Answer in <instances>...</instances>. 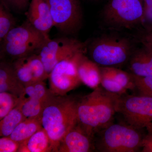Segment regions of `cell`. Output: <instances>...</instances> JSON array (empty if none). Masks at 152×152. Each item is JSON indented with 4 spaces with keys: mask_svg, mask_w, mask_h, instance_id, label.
I'll return each mask as SVG.
<instances>
[{
    "mask_svg": "<svg viewBox=\"0 0 152 152\" xmlns=\"http://www.w3.org/2000/svg\"><path fill=\"white\" fill-rule=\"evenodd\" d=\"M121 96L99 86L91 93L79 99V124L88 134L94 138L97 133L111 124L114 115L117 113Z\"/></svg>",
    "mask_w": 152,
    "mask_h": 152,
    "instance_id": "1",
    "label": "cell"
},
{
    "mask_svg": "<svg viewBox=\"0 0 152 152\" xmlns=\"http://www.w3.org/2000/svg\"><path fill=\"white\" fill-rule=\"evenodd\" d=\"M79 100L73 96L52 94L45 104L41 123L50 139L53 152L58 151L66 134L77 124Z\"/></svg>",
    "mask_w": 152,
    "mask_h": 152,
    "instance_id": "2",
    "label": "cell"
},
{
    "mask_svg": "<svg viewBox=\"0 0 152 152\" xmlns=\"http://www.w3.org/2000/svg\"><path fill=\"white\" fill-rule=\"evenodd\" d=\"M89 49L92 60L98 65L117 68L128 63L135 49L130 38L113 35L95 39Z\"/></svg>",
    "mask_w": 152,
    "mask_h": 152,
    "instance_id": "3",
    "label": "cell"
},
{
    "mask_svg": "<svg viewBox=\"0 0 152 152\" xmlns=\"http://www.w3.org/2000/svg\"><path fill=\"white\" fill-rule=\"evenodd\" d=\"M49 39L48 35L37 29L27 20L11 30L1 42V53L13 61L37 54Z\"/></svg>",
    "mask_w": 152,
    "mask_h": 152,
    "instance_id": "4",
    "label": "cell"
},
{
    "mask_svg": "<svg viewBox=\"0 0 152 152\" xmlns=\"http://www.w3.org/2000/svg\"><path fill=\"white\" fill-rule=\"evenodd\" d=\"M140 130L128 124H110L96 134L95 149L102 152H138L143 138Z\"/></svg>",
    "mask_w": 152,
    "mask_h": 152,
    "instance_id": "5",
    "label": "cell"
},
{
    "mask_svg": "<svg viewBox=\"0 0 152 152\" xmlns=\"http://www.w3.org/2000/svg\"><path fill=\"white\" fill-rule=\"evenodd\" d=\"M143 12L142 0H108L102 16L110 29L131 30L142 26Z\"/></svg>",
    "mask_w": 152,
    "mask_h": 152,
    "instance_id": "6",
    "label": "cell"
},
{
    "mask_svg": "<svg viewBox=\"0 0 152 152\" xmlns=\"http://www.w3.org/2000/svg\"><path fill=\"white\" fill-rule=\"evenodd\" d=\"M121 96L117 113L122 115L126 122L134 128L152 132V97L143 95Z\"/></svg>",
    "mask_w": 152,
    "mask_h": 152,
    "instance_id": "7",
    "label": "cell"
},
{
    "mask_svg": "<svg viewBox=\"0 0 152 152\" xmlns=\"http://www.w3.org/2000/svg\"><path fill=\"white\" fill-rule=\"evenodd\" d=\"M86 43L76 39L60 38L48 39L44 44L37 54L40 58L47 73H50L58 63L81 53H86Z\"/></svg>",
    "mask_w": 152,
    "mask_h": 152,
    "instance_id": "8",
    "label": "cell"
},
{
    "mask_svg": "<svg viewBox=\"0 0 152 152\" xmlns=\"http://www.w3.org/2000/svg\"><path fill=\"white\" fill-rule=\"evenodd\" d=\"M85 53L61 61L53 68L49 76L50 89L54 94L64 96L82 83L79 78L77 66Z\"/></svg>",
    "mask_w": 152,
    "mask_h": 152,
    "instance_id": "9",
    "label": "cell"
},
{
    "mask_svg": "<svg viewBox=\"0 0 152 152\" xmlns=\"http://www.w3.org/2000/svg\"><path fill=\"white\" fill-rule=\"evenodd\" d=\"M54 26L67 34L77 31L82 25L83 13L78 0H49Z\"/></svg>",
    "mask_w": 152,
    "mask_h": 152,
    "instance_id": "10",
    "label": "cell"
},
{
    "mask_svg": "<svg viewBox=\"0 0 152 152\" xmlns=\"http://www.w3.org/2000/svg\"><path fill=\"white\" fill-rule=\"evenodd\" d=\"M95 149L94 138L77 123L64 136L57 152H88Z\"/></svg>",
    "mask_w": 152,
    "mask_h": 152,
    "instance_id": "11",
    "label": "cell"
},
{
    "mask_svg": "<svg viewBox=\"0 0 152 152\" xmlns=\"http://www.w3.org/2000/svg\"><path fill=\"white\" fill-rule=\"evenodd\" d=\"M26 14L28 21L46 34L54 26L49 0H31Z\"/></svg>",
    "mask_w": 152,
    "mask_h": 152,
    "instance_id": "12",
    "label": "cell"
},
{
    "mask_svg": "<svg viewBox=\"0 0 152 152\" xmlns=\"http://www.w3.org/2000/svg\"><path fill=\"white\" fill-rule=\"evenodd\" d=\"M142 45L135 48L129 60L130 73L139 77L152 76V50L149 47Z\"/></svg>",
    "mask_w": 152,
    "mask_h": 152,
    "instance_id": "13",
    "label": "cell"
},
{
    "mask_svg": "<svg viewBox=\"0 0 152 152\" xmlns=\"http://www.w3.org/2000/svg\"><path fill=\"white\" fill-rule=\"evenodd\" d=\"M25 86L19 80L12 64L7 61L0 64V93L8 92L20 97Z\"/></svg>",
    "mask_w": 152,
    "mask_h": 152,
    "instance_id": "14",
    "label": "cell"
},
{
    "mask_svg": "<svg viewBox=\"0 0 152 152\" xmlns=\"http://www.w3.org/2000/svg\"><path fill=\"white\" fill-rule=\"evenodd\" d=\"M78 74L82 83L91 88L94 89L101 84L100 66L85 54L81 57L77 66Z\"/></svg>",
    "mask_w": 152,
    "mask_h": 152,
    "instance_id": "15",
    "label": "cell"
},
{
    "mask_svg": "<svg viewBox=\"0 0 152 152\" xmlns=\"http://www.w3.org/2000/svg\"><path fill=\"white\" fill-rule=\"evenodd\" d=\"M18 152H50L53 149L48 136L42 128L20 144Z\"/></svg>",
    "mask_w": 152,
    "mask_h": 152,
    "instance_id": "16",
    "label": "cell"
},
{
    "mask_svg": "<svg viewBox=\"0 0 152 152\" xmlns=\"http://www.w3.org/2000/svg\"><path fill=\"white\" fill-rule=\"evenodd\" d=\"M42 128L41 118H28L21 122L9 136L21 144Z\"/></svg>",
    "mask_w": 152,
    "mask_h": 152,
    "instance_id": "17",
    "label": "cell"
},
{
    "mask_svg": "<svg viewBox=\"0 0 152 152\" xmlns=\"http://www.w3.org/2000/svg\"><path fill=\"white\" fill-rule=\"evenodd\" d=\"M101 77L108 78L119 84L126 90L136 89L132 74L117 67L100 66Z\"/></svg>",
    "mask_w": 152,
    "mask_h": 152,
    "instance_id": "18",
    "label": "cell"
},
{
    "mask_svg": "<svg viewBox=\"0 0 152 152\" xmlns=\"http://www.w3.org/2000/svg\"><path fill=\"white\" fill-rule=\"evenodd\" d=\"M26 118L19 106L11 111L0 121V136L9 137L17 126Z\"/></svg>",
    "mask_w": 152,
    "mask_h": 152,
    "instance_id": "19",
    "label": "cell"
},
{
    "mask_svg": "<svg viewBox=\"0 0 152 152\" xmlns=\"http://www.w3.org/2000/svg\"><path fill=\"white\" fill-rule=\"evenodd\" d=\"M29 56L17 59L11 62L18 79L25 87L34 82Z\"/></svg>",
    "mask_w": 152,
    "mask_h": 152,
    "instance_id": "20",
    "label": "cell"
},
{
    "mask_svg": "<svg viewBox=\"0 0 152 152\" xmlns=\"http://www.w3.org/2000/svg\"><path fill=\"white\" fill-rule=\"evenodd\" d=\"M48 99L45 100L35 98H28L20 100L18 106L26 118H41L45 104Z\"/></svg>",
    "mask_w": 152,
    "mask_h": 152,
    "instance_id": "21",
    "label": "cell"
},
{
    "mask_svg": "<svg viewBox=\"0 0 152 152\" xmlns=\"http://www.w3.org/2000/svg\"><path fill=\"white\" fill-rule=\"evenodd\" d=\"M10 10L2 3L0 4V40L2 41L16 27V21Z\"/></svg>",
    "mask_w": 152,
    "mask_h": 152,
    "instance_id": "22",
    "label": "cell"
},
{
    "mask_svg": "<svg viewBox=\"0 0 152 152\" xmlns=\"http://www.w3.org/2000/svg\"><path fill=\"white\" fill-rule=\"evenodd\" d=\"M20 97L8 92L0 93V120L20 103Z\"/></svg>",
    "mask_w": 152,
    "mask_h": 152,
    "instance_id": "23",
    "label": "cell"
},
{
    "mask_svg": "<svg viewBox=\"0 0 152 152\" xmlns=\"http://www.w3.org/2000/svg\"><path fill=\"white\" fill-rule=\"evenodd\" d=\"M132 76L136 89L140 95L152 97V76L139 77L133 74Z\"/></svg>",
    "mask_w": 152,
    "mask_h": 152,
    "instance_id": "24",
    "label": "cell"
},
{
    "mask_svg": "<svg viewBox=\"0 0 152 152\" xmlns=\"http://www.w3.org/2000/svg\"><path fill=\"white\" fill-rule=\"evenodd\" d=\"M143 12L142 26L144 31H152V0H142Z\"/></svg>",
    "mask_w": 152,
    "mask_h": 152,
    "instance_id": "25",
    "label": "cell"
},
{
    "mask_svg": "<svg viewBox=\"0 0 152 152\" xmlns=\"http://www.w3.org/2000/svg\"><path fill=\"white\" fill-rule=\"evenodd\" d=\"M102 87L110 92L121 95H125L127 90L119 84L108 78L101 77V84Z\"/></svg>",
    "mask_w": 152,
    "mask_h": 152,
    "instance_id": "26",
    "label": "cell"
},
{
    "mask_svg": "<svg viewBox=\"0 0 152 152\" xmlns=\"http://www.w3.org/2000/svg\"><path fill=\"white\" fill-rule=\"evenodd\" d=\"M30 0H1L7 8L10 11L16 12L21 13L28 8Z\"/></svg>",
    "mask_w": 152,
    "mask_h": 152,
    "instance_id": "27",
    "label": "cell"
},
{
    "mask_svg": "<svg viewBox=\"0 0 152 152\" xmlns=\"http://www.w3.org/2000/svg\"><path fill=\"white\" fill-rule=\"evenodd\" d=\"M20 144L11 139L10 137H1L0 139V152H18Z\"/></svg>",
    "mask_w": 152,
    "mask_h": 152,
    "instance_id": "28",
    "label": "cell"
},
{
    "mask_svg": "<svg viewBox=\"0 0 152 152\" xmlns=\"http://www.w3.org/2000/svg\"><path fill=\"white\" fill-rule=\"evenodd\" d=\"M142 152H152V132H148L142 142Z\"/></svg>",
    "mask_w": 152,
    "mask_h": 152,
    "instance_id": "29",
    "label": "cell"
},
{
    "mask_svg": "<svg viewBox=\"0 0 152 152\" xmlns=\"http://www.w3.org/2000/svg\"><path fill=\"white\" fill-rule=\"evenodd\" d=\"M136 39L141 43H147L152 45V31L148 32L143 30L136 36Z\"/></svg>",
    "mask_w": 152,
    "mask_h": 152,
    "instance_id": "30",
    "label": "cell"
},
{
    "mask_svg": "<svg viewBox=\"0 0 152 152\" xmlns=\"http://www.w3.org/2000/svg\"><path fill=\"white\" fill-rule=\"evenodd\" d=\"M142 45H145L150 48V49L152 50V45L151 44H147V43H142Z\"/></svg>",
    "mask_w": 152,
    "mask_h": 152,
    "instance_id": "31",
    "label": "cell"
}]
</instances>
